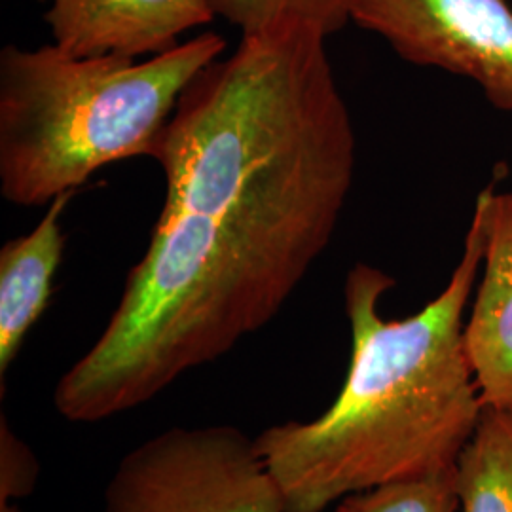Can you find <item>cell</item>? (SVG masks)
I'll use <instances>...</instances> for the list:
<instances>
[{
  "mask_svg": "<svg viewBox=\"0 0 512 512\" xmlns=\"http://www.w3.org/2000/svg\"><path fill=\"white\" fill-rule=\"evenodd\" d=\"M327 35L281 21L184 90L156 162L162 213L97 342L54 389L74 423L109 420L266 327L329 247L357 141Z\"/></svg>",
  "mask_w": 512,
  "mask_h": 512,
  "instance_id": "obj_1",
  "label": "cell"
},
{
  "mask_svg": "<svg viewBox=\"0 0 512 512\" xmlns=\"http://www.w3.org/2000/svg\"><path fill=\"white\" fill-rule=\"evenodd\" d=\"M456 467L384 484L338 501L336 512H458Z\"/></svg>",
  "mask_w": 512,
  "mask_h": 512,
  "instance_id": "obj_11",
  "label": "cell"
},
{
  "mask_svg": "<svg viewBox=\"0 0 512 512\" xmlns=\"http://www.w3.org/2000/svg\"><path fill=\"white\" fill-rule=\"evenodd\" d=\"M46 4L54 44L67 54H164L179 38L209 25L215 12L209 0H37Z\"/></svg>",
  "mask_w": 512,
  "mask_h": 512,
  "instance_id": "obj_6",
  "label": "cell"
},
{
  "mask_svg": "<svg viewBox=\"0 0 512 512\" xmlns=\"http://www.w3.org/2000/svg\"><path fill=\"white\" fill-rule=\"evenodd\" d=\"M74 192L57 196L33 232L10 239L0 249V378L18 357L29 330L52 298L65 236L61 215Z\"/></svg>",
  "mask_w": 512,
  "mask_h": 512,
  "instance_id": "obj_8",
  "label": "cell"
},
{
  "mask_svg": "<svg viewBox=\"0 0 512 512\" xmlns=\"http://www.w3.org/2000/svg\"><path fill=\"white\" fill-rule=\"evenodd\" d=\"M0 512H21L16 505H0Z\"/></svg>",
  "mask_w": 512,
  "mask_h": 512,
  "instance_id": "obj_13",
  "label": "cell"
},
{
  "mask_svg": "<svg viewBox=\"0 0 512 512\" xmlns=\"http://www.w3.org/2000/svg\"><path fill=\"white\" fill-rule=\"evenodd\" d=\"M463 512H512V408L484 404L456 461Z\"/></svg>",
  "mask_w": 512,
  "mask_h": 512,
  "instance_id": "obj_9",
  "label": "cell"
},
{
  "mask_svg": "<svg viewBox=\"0 0 512 512\" xmlns=\"http://www.w3.org/2000/svg\"><path fill=\"white\" fill-rule=\"evenodd\" d=\"M38 459L33 450L12 431L6 418L0 421V505L27 497L37 486Z\"/></svg>",
  "mask_w": 512,
  "mask_h": 512,
  "instance_id": "obj_12",
  "label": "cell"
},
{
  "mask_svg": "<svg viewBox=\"0 0 512 512\" xmlns=\"http://www.w3.org/2000/svg\"><path fill=\"white\" fill-rule=\"evenodd\" d=\"M351 21L404 61L458 74L512 110V8L505 0H351Z\"/></svg>",
  "mask_w": 512,
  "mask_h": 512,
  "instance_id": "obj_5",
  "label": "cell"
},
{
  "mask_svg": "<svg viewBox=\"0 0 512 512\" xmlns=\"http://www.w3.org/2000/svg\"><path fill=\"white\" fill-rule=\"evenodd\" d=\"M482 255L476 198L458 266L418 313L384 319L380 300L395 279L363 262L349 270L351 361L336 401L315 420L285 421L256 437L287 512H323L348 495L456 467L484 406L465 348Z\"/></svg>",
  "mask_w": 512,
  "mask_h": 512,
  "instance_id": "obj_2",
  "label": "cell"
},
{
  "mask_svg": "<svg viewBox=\"0 0 512 512\" xmlns=\"http://www.w3.org/2000/svg\"><path fill=\"white\" fill-rule=\"evenodd\" d=\"M476 198L484 209V255L465 348L482 404L512 408V192L490 186Z\"/></svg>",
  "mask_w": 512,
  "mask_h": 512,
  "instance_id": "obj_7",
  "label": "cell"
},
{
  "mask_svg": "<svg viewBox=\"0 0 512 512\" xmlns=\"http://www.w3.org/2000/svg\"><path fill=\"white\" fill-rule=\"evenodd\" d=\"M103 512H287L256 437L234 425L171 427L128 452Z\"/></svg>",
  "mask_w": 512,
  "mask_h": 512,
  "instance_id": "obj_4",
  "label": "cell"
},
{
  "mask_svg": "<svg viewBox=\"0 0 512 512\" xmlns=\"http://www.w3.org/2000/svg\"><path fill=\"white\" fill-rule=\"evenodd\" d=\"M215 16L241 35L281 21L310 25L330 37L351 21V0H209Z\"/></svg>",
  "mask_w": 512,
  "mask_h": 512,
  "instance_id": "obj_10",
  "label": "cell"
},
{
  "mask_svg": "<svg viewBox=\"0 0 512 512\" xmlns=\"http://www.w3.org/2000/svg\"><path fill=\"white\" fill-rule=\"evenodd\" d=\"M226 50L203 33L164 54H67L55 44L0 52V192L37 207L105 165L158 158L186 86Z\"/></svg>",
  "mask_w": 512,
  "mask_h": 512,
  "instance_id": "obj_3",
  "label": "cell"
}]
</instances>
